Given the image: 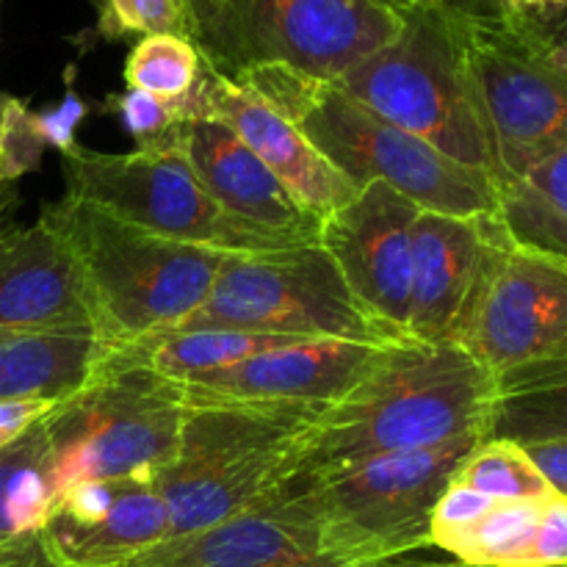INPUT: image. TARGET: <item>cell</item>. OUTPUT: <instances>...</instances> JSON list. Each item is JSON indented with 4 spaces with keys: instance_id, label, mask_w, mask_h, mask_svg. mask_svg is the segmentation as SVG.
I'll use <instances>...</instances> for the list:
<instances>
[{
    "instance_id": "obj_13",
    "label": "cell",
    "mask_w": 567,
    "mask_h": 567,
    "mask_svg": "<svg viewBox=\"0 0 567 567\" xmlns=\"http://www.w3.org/2000/svg\"><path fill=\"white\" fill-rule=\"evenodd\" d=\"M120 567H336L321 551L316 474L299 471L264 502L166 537Z\"/></svg>"
},
{
    "instance_id": "obj_20",
    "label": "cell",
    "mask_w": 567,
    "mask_h": 567,
    "mask_svg": "<svg viewBox=\"0 0 567 567\" xmlns=\"http://www.w3.org/2000/svg\"><path fill=\"white\" fill-rule=\"evenodd\" d=\"M50 548L66 567H120L172 535L169 509L155 482L122 480L120 491L92 518H53L44 526Z\"/></svg>"
},
{
    "instance_id": "obj_33",
    "label": "cell",
    "mask_w": 567,
    "mask_h": 567,
    "mask_svg": "<svg viewBox=\"0 0 567 567\" xmlns=\"http://www.w3.org/2000/svg\"><path fill=\"white\" fill-rule=\"evenodd\" d=\"M59 402L48 399H22V402H0V449L9 446L14 437L31 430L37 421H42Z\"/></svg>"
},
{
    "instance_id": "obj_7",
    "label": "cell",
    "mask_w": 567,
    "mask_h": 567,
    "mask_svg": "<svg viewBox=\"0 0 567 567\" xmlns=\"http://www.w3.org/2000/svg\"><path fill=\"white\" fill-rule=\"evenodd\" d=\"M172 330L332 338L374 347L404 341L358 302L319 241L275 252L227 255L205 302Z\"/></svg>"
},
{
    "instance_id": "obj_17",
    "label": "cell",
    "mask_w": 567,
    "mask_h": 567,
    "mask_svg": "<svg viewBox=\"0 0 567 567\" xmlns=\"http://www.w3.org/2000/svg\"><path fill=\"white\" fill-rule=\"evenodd\" d=\"M504 233L498 216H452L421 210L413 227L408 336L443 343L457 338L487 255Z\"/></svg>"
},
{
    "instance_id": "obj_6",
    "label": "cell",
    "mask_w": 567,
    "mask_h": 567,
    "mask_svg": "<svg viewBox=\"0 0 567 567\" xmlns=\"http://www.w3.org/2000/svg\"><path fill=\"white\" fill-rule=\"evenodd\" d=\"M457 20L504 188L567 150V37L529 11Z\"/></svg>"
},
{
    "instance_id": "obj_8",
    "label": "cell",
    "mask_w": 567,
    "mask_h": 567,
    "mask_svg": "<svg viewBox=\"0 0 567 567\" xmlns=\"http://www.w3.org/2000/svg\"><path fill=\"white\" fill-rule=\"evenodd\" d=\"M485 435L316 471L321 551L336 567H385L430 546L432 509Z\"/></svg>"
},
{
    "instance_id": "obj_22",
    "label": "cell",
    "mask_w": 567,
    "mask_h": 567,
    "mask_svg": "<svg viewBox=\"0 0 567 567\" xmlns=\"http://www.w3.org/2000/svg\"><path fill=\"white\" fill-rule=\"evenodd\" d=\"M493 441L518 446L565 441L567 437V358L546 360L496 377Z\"/></svg>"
},
{
    "instance_id": "obj_21",
    "label": "cell",
    "mask_w": 567,
    "mask_h": 567,
    "mask_svg": "<svg viewBox=\"0 0 567 567\" xmlns=\"http://www.w3.org/2000/svg\"><path fill=\"white\" fill-rule=\"evenodd\" d=\"M105 343L86 327L72 330H0V402H64L86 385Z\"/></svg>"
},
{
    "instance_id": "obj_37",
    "label": "cell",
    "mask_w": 567,
    "mask_h": 567,
    "mask_svg": "<svg viewBox=\"0 0 567 567\" xmlns=\"http://www.w3.org/2000/svg\"><path fill=\"white\" fill-rule=\"evenodd\" d=\"M17 203H20V186L11 181H6L3 172H0V219H3V216L9 214Z\"/></svg>"
},
{
    "instance_id": "obj_40",
    "label": "cell",
    "mask_w": 567,
    "mask_h": 567,
    "mask_svg": "<svg viewBox=\"0 0 567 567\" xmlns=\"http://www.w3.org/2000/svg\"><path fill=\"white\" fill-rule=\"evenodd\" d=\"M402 567H474V565L457 563V565H402Z\"/></svg>"
},
{
    "instance_id": "obj_15",
    "label": "cell",
    "mask_w": 567,
    "mask_h": 567,
    "mask_svg": "<svg viewBox=\"0 0 567 567\" xmlns=\"http://www.w3.org/2000/svg\"><path fill=\"white\" fill-rule=\"evenodd\" d=\"M186 120H216L230 127L319 221L360 194V188L341 175L288 116L241 81L216 70L205 55L197 86L186 97Z\"/></svg>"
},
{
    "instance_id": "obj_39",
    "label": "cell",
    "mask_w": 567,
    "mask_h": 567,
    "mask_svg": "<svg viewBox=\"0 0 567 567\" xmlns=\"http://www.w3.org/2000/svg\"><path fill=\"white\" fill-rule=\"evenodd\" d=\"M380 3L388 6V9H393L396 14H408V11L419 9V6L432 3V0H380Z\"/></svg>"
},
{
    "instance_id": "obj_36",
    "label": "cell",
    "mask_w": 567,
    "mask_h": 567,
    "mask_svg": "<svg viewBox=\"0 0 567 567\" xmlns=\"http://www.w3.org/2000/svg\"><path fill=\"white\" fill-rule=\"evenodd\" d=\"M515 3H518V11H529L540 20H554L567 11V0H515Z\"/></svg>"
},
{
    "instance_id": "obj_27",
    "label": "cell",
    "mask_w": 567,
    "mask_h": 567,
    "mask_svg": "<svg viewBox=\"0 0 567 567\" xmlns=\"http://www.w3.org/2000/svg\"><path fill=\"white\" fill-rule=\"evenodd\" d=\"M454 482L493 502H518V498H546L554 491L546 476L537 471L524 446L513 441L485 437L460 465Z\"/></svg>"
},
{
    "instance_id": "obj_24",
    "label": "cell",
    "mask_w": 567,
    "mask_h": 567,
    "mask_svg": "<svg viewBox=\"0 0 567 567\" xmlns=\"http://www.w3.org/2000/svg\"><path fill=\"white\" fill-rule=\"evenodd\" d=\"M53 507V452L42 421H37L0 449V543L42 532Z\"/></svg>"
},
{
    "instance_id": "obj_41",
    "label": "cell",
    "mask_w": 567,
    "mask_h": 567,
    "mask_svg": "<svg viewBox=\"0 0 567 567\" xmlns=\"http://www.w3.org/2000/svg\"><path fill=\"white\" fill-rule=\"evenodd\" d=\"M554 22H557V25H559V28H563V31L567 33V11H565V14H563V17H554Z\"/></svg>"
},
{
    "instance_id": "obj_1",
    "label": "cell",
    "mask_w": 567,
    "mask_h": 567,
    "mask_svg": "<svg viewBox=\"0 0 567 567\" xmlns=\"http://www.w3.org/2000/svg\"><path fill=\"white\" fill-rule=\"evenodd\" d=\"M496 377L460 343H388L305 437L299 471L491 435Z\"/></svg>"
},
{
    "instance_id": "obj_12",
    "label": "cell",
    "mask_w": 567,
    "mask_h": 567,
    "mask_svg": "<svg viewBox=\"0 0 567 567\" xmlns=\"http://www.w3.org/2000/svg\"><path fill=\"white\" fill-rule=\"evenodd\" d=\"M454 343L493 377L567 358V260L520 247L504 230Z\"/></svg>"
},
{
    "instance_id": "obj_3",
    "label": "cell",
    "mask_w": 567,
    "mask_h": 567,
    "mask_svg": "<svg viewBox=\"0 0 567 567\" xmlns=\"http://www.w3.org/2000/svg\"><path fill=\"white\" fill-rule=\"evenodd\" d=\"M75 260L92 327L105 347L172 330L214 288L227 252L183 244L64 194L42 208Z\"/></svg>"
},
{
    "instance_id": "obj_28",
    "label": "cell",
    "mask_w": 567,
    "mask_h": 567,
    "mask_svg": "<svg viewBox=\"0 0 567 567\" xmlns=\"http://www.w3.org/2000/svg\"><path fill=\"white\" fill-rule=\"evenodd\" d=\"M97 31L105 39L175 33L197 42L192 0H97Z\"/></svg>"
},
{
    "instance_id": "obj_2",
    "label": "cell",
    "mask_w": 567,
    "mask_h": 567,
    "mask_svg": "<svg viewBox=\"0 0 567 567\" xmlns=\"http://www.w3.org/2000/svg\"><path fill=\"white\" fill-rule=\"evenodd\" d=\"M230 78L269 100L358 188L388 183L421 210L498 216V183L393 125L336 81L286 66H247Z\"/></svg>"
},
{
    "instance_id": "obj_32",
    "label": "cell",
    "mask_w": 567,
    "mask_h": 567,
    "mask_svg": "<svg viewBox=\"0 0 567 567\" xmlns=\"http://www.w3.org/2000/svg\"><path fill=\"white\" fill-rule=\"evenodd\" d=\"M0 567H66L50 548L44 532L0 543Z\"/></svg>"
},
{
    "instance_id": "obj_16",
    "label": "cell",
    "mask_w": 567,
    "mask_h": 567,
    "mask_svg": "<svg viewBox=\"0 0 567 567\" xmlns=\"http://www.w3.org/2000/svg\"><path fill=\"white\" fill-rule=\"evenodd\" d=\"M388 347V343H385ZM385 347L354 341H293L230 369L175 382L186 408L197 404H330L369 371Z\"/></svg>"
},
{
    "instance_id": "obj_31",
    "label": "cell",
    "mask_w": 567,
    "mask_h": 567,
    "mask_svg": "<svg viewBox=\"0 0 567 567\" xmlns=\"http://www.w3.org/2000/svg\"><path fill=\"white\" fill-rule=\"evenodd\" d=\"M89 114V105L78 97L72 89H66V97L53 111H42L39 114V127H42L44 138L50 147L59 150V155L70 153L78 147L75 142V127L83 116Z\"/></svg>"
},
{
    "instance_id": "obj_5",
    "label": "cell",
    "mask_w": 567,
    "mask_h": 567,
    "mask_svg": "<svg viewBox=\"0 0 567 567\" xmlns=\"http://www.w3.org/2000/svg\"><path fill=\"white\" fill-rule=\"evenodd\" d=\"M336 83L365 109L498 183L457 14L437 3L408 11L396 37Z\"/></svg>"
},
{
    "instance_id": "obj_9",
    "label": "cell",
    "mask_w": 567,
    "mask_h": 567,
    "mask_svg": "<svg viewBox=\"0 0 567 567\" xmlns=\"http://www.w3.org/2000/svg\"><path fill=\"white\" fill-rule=\"evenodd\" d=\"M186 404L147 369L97 374L42 419L53 452L55 498L89 480L158 482L181 446Z\"/></svg>"
},
{
    "instance_id": "obj_4",
    "label": "cell",
    "mask_w": 567,
    "mask_h": 567,
    "mask_svg": "<svg viewBox=\"0 0 567 567\" xmlns=\"http://www.w3.org/2000/svg\"><path fill=\"white\" fill-rule=\"evenodd\" d=\"M327 404H197L186 408L158 491L172 535L225 520L299 474L305 437Z\"/></svg>"
},
{
    "instance_id": "obj_35",
    "label": "cell",
    "mask_w": 567,
    "mask_h": 567,
    "mask_svg": "<svg viewBox=\"0 0 567 567\" xmlns=\"http://www.w3.org/2000/svg\"><path fill=\"white\" fill-rule=\"evenodd\" d=\"M432 3L457 17H502L518 11L515 0H432Z\"/></svg>"
},
{
    "instance_id": "obj_23",
    "label": "cell",
    "mask_w": 567,
    "mask_h": 567,
    "mask_svg": "<svg viewBox=\"0 0 567 567\" xmlns=\"http://www.w3.org/2000/svg\"><path fill=\"white\" fill-rule=\"evenodd\" d=\"M498 219L515 244L567 260V150L502 188Z\"/></svg>"
},
{
    "instance_id": "obj_38",
    "label": "cell",
    "mask_w": 567,
    "mask_h": 567,
    "mask_svg": "<svg viewBox=\"0 0 567 567\" xmlns=\"http://www.w3.org/2000/svg\"><path fill=\"white\" fill-rule=\"evenodd\" d=\"M221 6V0H192V9H194V20H197V37L205 25H208L210 17L216 14V9Z\"/></svg>"
},
{
    "instance_id": "obj_34",
    "label": "cell",
    "mask_w": 567,
    "mask_h": 567,
    "mask_svg": "<svg viewBox=\"0 0 567 567\" xmlns=\"http://www.w3.org/2000/svg\"><path fill=\"white\" fill-rule=\"evenodd\" d=\"M524 449L532 457V463L537 465V471L546 476L548 485L557 493H563V496H567V437L565 441L535 443V446Z\"/></svg>"
},
{
    "instance_id": "obj_19",
    "label": "cell",
    "mask_w": 567,
    "mask_h": 567,
    "mask_svg": "<svg viewBox=\"0 0 567 567\" xmlns=\"http://www.w3.org/2000/svg\"><path fill=\"white\" fill-rule=\"evenodd\" d=\"M92 327L75 260L44 219L0 225V330Z\"/></svg>"
},
{
    "instance_id": "obj_25",
    "label": "cell",
    "mask_w": 567,
    "mask_h": 567,
    "mask_svg": "<svg viewBox=\"0 0 567 567\" xmlns=\"http://www.w3.org/2000/svg\"><path fill=\"white\" fill-rule=\"evenodd\" d=\"M551 496L493 502L485 515L449 540L443 551L474 567H535L537 535Z\"/></svg>"
},
{
    "instance_id": "obj_14",
    "label": "cell",
    "mask_w": 567,
    "mask_h": 567,
    "mask_svg": "<svg viewBox=\"0 0 567 567\" xmlns=\"http://www.w3.org/2000/svg\"><path fill=\"white\" fill-rule=\"evenodd\" d=\"M421 208L388 183H369L321 221L319 244L358 302L393 336H408L413 227Z\"/></svg>"
},
{
    "instance_id": "obj_26",
    "label": "cell",
    "mask_w": 567,
    "mask_h": 567,
    "mask_svg": "<svg viewBox=\"0 0 567 567\" xmlns=\"http://www.w3.org/2000/svg\"><path fill=\"white\" fill-rule=\"evenodd\" d=\"M203 72V50L194 39L175 33L142 37L125 61L127 89L153 94L166 103H183Z\"/></svg>"
},
{
    "instance_id": "obj_30",
    "label": "cell",
    "mask_w": 567,
    "mask_h": 567,
    "mask_svg": "<svg viewBox=\"0 0 567 567\" xmlns=\"http://www.w3.org/2000/svg\"><path fill=\"white\" fill-rule=\"evenodd\" d=\"M105 111L122 122L127 133L136 138V144H150L169 133L172 127L186 120V100L183 103H166V100L153 97V94L127 89L122 94H111L105 100Z\"/></svg>"
},
{
    "instance_id": "obj_11",
    "label": "cell",
    "mask_w": 567,
    "mask_h": 567,
    "mask_svg": "<svg viewBox=\"0 0 567 567\" xmlns=\"http://www.w3.org/2000/svg\"><path fill=\"white\" fill-rule=\"evenodd\" d=\"M402 28L380 0H221L197 44L205 61L233 75L247 66H286L341 81Z\"/></svg>"
},
{
    "instance_id": "obj_10",
    "label": "cell",
    "mask_w": 567,
    "mask_h": 567,
    "mask_svg": "<svg viewBox=\"0 0 567 567\" xmlns=\"http://www.w3.org/2000/svg\"><path fill=\"white\" fill-rule=\"evenodd\" d=\"M177 127L131 153L75 147L61 155L66 194L150 233L227 255L275 252L299 241L258 230L227 214L194 175Z\"/></svg>"
},
{
    "instance_id": "obj_18",
    "label": "cell",
    "mask_w": 567,
    "mask_h": 567,
    "mask_svg": "<svg viewBox=\"0 0 567 567\" xmlns=\"http://www.w3.org/2000/svg\"><path fill=\"white\" fill-rule=\"evenodd\" d=\"M177 136L197 181L227 214L291 241H319L321 221L291 197L230 127L216 120H188L181 122Z\"/></svg>"
},
{
    "instance_id": "obj_29",
    "label": "cell",
    "mask_w": 567,
    "mask_h": 567,
    "mask_svg": "<svg viewBox=\"0 0 567 567\" xmlns=\"http://www.w3.org/2000/svg\"><path fill=\"white\" fill-rule=\"evenodd\" d=\"M48 147L37 111L22 97L0 92V172L6 181L17 183L37 172Z\"/></svg>"
}]
</instances>
